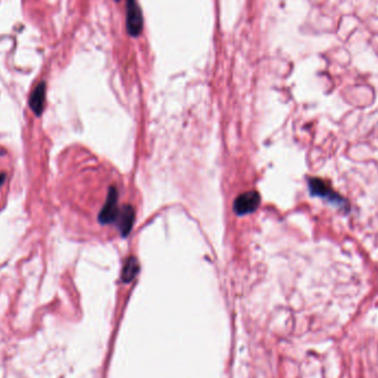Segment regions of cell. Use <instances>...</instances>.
<instances>
[{
  "instance_id": "cell-1",
  "label": "cell",
  "mask_w": 378,
  "mask_h": 378,
  "mask_svg": "<svg viewBox=\"0 0 378 378\" xmlns=\"http://www.w3.org/2000/svg\"><path fill=\"white\" fill-rule=\"evenodd\" d=\"M142 10L136 0H126V30L130 37H138L143 31Z\"/></svg>"
},
{
  "instance_id": "cell-2",
  "label": "cell",
  "mask_w": 378,
  "mask_h": 378,
  "mask_svg": "<svg viewBox=\"0 0 378 378\" xmlns=\"http://www.w3.org/2000/svg\"><path fill=\"white\" fill-rule=\"evenodd\" d=\"M310 190L315 196L326 198L336 205H344V199L337 193L333 190V188L329 186L327 182H324L323 179L313 178L309 183Z\"/></svg>"
},
{
  "instance_id": "cell-3",
  "label": "cell",
  "mask_w": 378,
  "mask_h": 378,
  "mask_svg": "<svg viewBox=\"0 0 378 378\" xmlns=\"http://www.w3.org/2000/svg\"><path fill=\"white\" fill-rule=\"evenodd\" d=\"M260 202V197L254 191H248L238 197L235 202V209L240 215L249 214L258 207Z\"/></svg>"
},
{
  "instance_id": "cell-4",
  "label": "cell",
  "mask_w": 378,
  "mask_h": 378,
  "mask_svg": "<svg viewBox=\"0 0 378 378\" xmlns=\"http://www.w3.org/2000/svg\"><path fill=\"white\" fill-rule=\"evenodd\" d=\"M45 98H46V82H40L30 96V106L37 114L41 113V111L43 109V103H45Z\"/></svg>"
},
{
  "instance_id": "cell-5",
  "label": "cell",
  "mask_w": 378,
  "mask_h": 378,
  "mask_svg": "<svg viewBox=\"0 0 378 378\" xmlns=\"http://www.w3.org/2000/svg\"><path fill=\"white\" fill-rule=\"evenodd\" d=\"M137 271V266H136V262H135V260H129L127 265H126V268L124 270V280L125 281H129L132 280L133 277L135 275V273H136Z\"/></svg>"
},
{
  "instance_id": "cell-6",
  "label": "cell",
  "mask_w": 378,
  "mask_h": 378,
  "mask_svg": "<svg viewBox=\"0 0 378 378\" xmlns=\"http://www.w3.org/2000/svg\"><path fill=\"white\" fill-rule=\"evenodd\" d=\"M115 1H120V0H115Z\"/></svg>"
}]
</instances>
